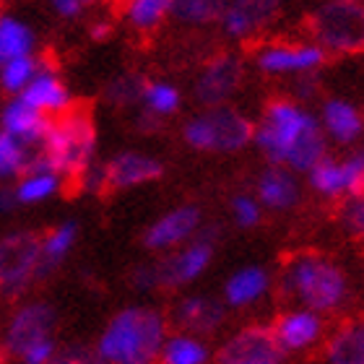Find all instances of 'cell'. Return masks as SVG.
<instances>
[{"mask_svg": "<svg viewBox=\"0 0 364 364\" xmlns=\"http://www.w3.org/2000/svg\"><path fill=\"white\" fill-rule=\"evenodd\" d=\"M252 144L268 164H284L296 175H307L328 154V136L318 114L291 97H276L263 107Z\"/></svg>", "mask_w": 364, "mask_h": 364, "instance_id": "obj_1", "label": "cell"}, {"mask_svg": "<svg viewBox=\"0 0 364 364\" xmlns=\"http://www.w3.org/2000/svg\"><path fill=\"white\" fill-rule=\"evenodd\" d=\"M94 154H97L94 117L86 107L73 105L65 112L50 117V128L39 144V151L31 154L26 172L50 169L76 190V182L94 164Z\"/></svg>", "mask_w": 364, "mask_h": 364, "instance_id": "obj_2", "label": "cell"}, {"mask_svg": "<svg viewBox=\"0 0 364 364\" xmlns=\"http://www.w3.org/2000/svg\"><path fill=\"white\" fill-rule=\"evenodd\" d=\"M279 287L289 302H296L299 307L315 310L320 315L338 312L351 294L349 276L343 273V268L333 258L315 250L291 252L284 260Z\"/></svg>", "mask_w": 364, "mask_h": 364, "instance_id": "obj_3", "label": "cell"}, {"mask_svg": "<svg viewBox=\"0 0 364 364\" xmlns=\"http://www.w3.org/2000/svg\"><path fill=\"white\" fill-rule=\"evenodd\" d=\"M169 336V318L156 307L130 304L114 315L97 341V354L107 364H159Z\"/></svg>", "mask_w": 364, "mask_h": 364, "instance_id": "obj_4", "label": "cell"}, {"mask_svg": "<svg viewBox=\"0 0 364 364\" xmlns=\"http://www.w3.org/2000/svg\"><path fill=\"white\" fill-rule=\"evenodd\" d=\"M304 26L307 37L326 55H364V0H320Z\"/></svg>", "mask_w": 364, "mask_h": 364, "instance_id": "obj_5", "label": "cell"}, {"mask_svg": "<svg viewBox=\"0 0 364 364\" xmlns=\"http://www.w3.org/2000/svg\"><path fill=\"white\" fill-rule=\"evenodd\" d=\"M255 122L229 105L203 107L182 125V141L200 154H237L252 144Z\"/></svg>", "mask_w": 364, "mask_h": 364, "instance_id": "obj_6", "label": "cell"}, {"mask_svg": "<svg viewBox=\"0 0 364 364\" xmlns=\"http://www.w3.org/2000/svg\"><path fill=\"white\" fill-rule=\"evenodd\" d=\"M328 55L310 37L304 39H266L252 50V63L263 76L296 78L304 73H320Z\"/></svg>", "mask_w": 364, "mask_h": 364, "instance_id": "obj_7", "label": "cell"}, {"mask_svg": "<svg viewBox=\"0 0 364 364\" xmlns=\"http://www.w3.org/2000/svg\"><path fill=\"white\" fill-rule=\"evenodd\" d=\"M219 237L221 229L216 224H203L193 240H188L175 250H169L164 258L154 260L156 273H159V289L188 287L198 276H203L205 268L211 266Z\"/></svg>", "mask_w": 364, "mask_h": 364, "instance_id": "obj_8", "label": "cell"}, {"mask_svg": "<svg viewBox=\"0 0 364 364\" xmlns=\"http://www.w3.org/2000/svg\"><path fill=\"white\" fill-rule=\"evenodd\" d=\"M287 0H224L216 26L232 42L260 39L279 21Z\"/></svg>", "mask_w": 364, "mask_h": 364, "instance_id": "obj_9", "label": "cell"}, {"mask_svg": "<svg viewBox=\"0 0 364 364\" xmlns=\"http://www.w3.org/2000/svg\"><path fill=\"white\" fill-rule=\"evenodd\" d=\"M42 237L34 232H14L0 240V291L18 296L31 281H37Z\"/></svg>", "mask_w": 364, "mask_h": 364, "instance_id": "obj_10", "label": "cell"}, {"mask_svg": "<svg viewBox=\"0 0 364 364\" xmlns=\"http://www.w3.org/2000/svg\"><path fill=\"white\" fill-rule=\"evenodd\" d=\"M245 81V60L232 50L213 53L203 60L193 81V97L200 107H221L229 105Z\"/></svg>", "mask_w": 364, "mask_h": 364, "instance_id": "obj_11", "label": "cell"}, {"mask_svg": "<svg viewBox=\"0 0 364 364\" xmlns=\"http://www.w3.org/2000/svg\"><path fill=\"white\" fill-rule=\"evenodd\" d=\"M312 193H318L326 200H341L346 196L362 193L364 182V156L362 151L346 154V156H331L326 154L315 167L307 172Z\"/></svg>", "mask_w": 364, "mask_h": 364, "instance_id": "obj_12", "label": "cell"}, {"mask_svg": "<svg viewBox=\"0 0 364 364\" xmlns=\"http://www.w3.org/2000/svg\"><path fill=\"white\" fill-rule=\"evenodd\" d=\"M273 336L279 341L284 357L289 354H304L312 351L315 346H320L323 336H326V320L323 315L307 307H291L276 315V320L271 323Z\"/></svg>", "mask_w": 364, "mask_h": 364, "instance_id": "obj_13", "label": "cell"}, {"mask_svg": "<svg viewBox=\"0 0 364 364\" xmlns=\"http://www.w3.org/2000/svg\"><path fill=\"white\" fill-rule=\"evenodd\" d=\"M55 307L47 302H29L23 304L21 310H16V315L8 323L6 341H3V354L11 359H21V354L37 341L53 338L55 328Z\"/></svg>", "mask_w": 364, "mask_h": 364, "instance_id": "obj_14", "label": "cell"}, {"mask_svg": "<svg viewBox=\"0 0 364 364\" xmlns=\"http://www.w3.org/2000/svg\"><path fill=\"white\" fill-rule=\"evenodd\" d=\"M213 359L216 362H284L287 357H284L271 326L250 323L229 336Z\"/></svg>", "mask_w": 364, "mask_h": 364, "instance_id": "obj_15", "label": "cell"}, {"mask_svg": "<svg viewBox=\"0 0 364 364\" xmlns=\"http://www.w3.org/2000/svg\"><path fill=\"white\" fill-rule=\"evenodd\" d=\"M227 304L211 294H185L169 310V326L193 336H213L227 323Z\"/></svg>", "mask_w": 364, "mask_h": 364, "instance_id": "obj_16", "label": "cell"}, {"mask_svg": "<svg viewBox=\"0 0 364 364\" xmlns=\"http://www.w3.org/2000/svg\"><path fill=\"white\" fill-rule=\"evenodd\" d=\"M200 227H203V211L198 205H177L154 224H149V229L144 232V247L151 252H169L193 240Z\"/></svg>", "mask_w": 364, "mask_h": 364, "instance_id": "obj_17", "label": "cell"}, {"mask_svg": "<svg viewBox=\"0 0 364 364\" xmlns=\"http://www.w3.org/2000/svg\"><path fill=\"white\" fill-rule=\"evenodd\" d=\"M159 177H164V161L144 151H120L105 164L107 193L141 188Z\"/></svg>", "mask_w": 364, "mask_h": 364, "instance_id": "obj_18", "label": "cell"}, {"mask_svg": "<svg viewBox=\"0 0 364 364\" xmlns=\"http://www.w3.org/2000/svg\"><path fill=\"white\" fill-rule=\"evenodd\" d=\"M320 364H364V315H346L320 341Z\"/></svg>", "mask_w": 364, "mask_h": 364, "instance_id": "obj_19", "label": "cell"}, {"mask_svg": "<svg viewBox=\"0 0 364 364\" xmlns=\"http://www.w3.org/2000/svg\"><path fill=\"white\" fill-rule=\"evenodd\" d=\"M320 128L333 144L351 146L364 136V112L354 102L343 97L323 99L318 112Z\"/></svg>", "mask_w": 364, "mask_h": 364, "instance_id": "obj_20", "label": "cell"}, {"mask_svg": "<svg viewBox=\"0 0 364 364\" xmlns=\"http://www.w3.org/2000/svg\"><path fill=\"white\" fill-rule=\"evenodd\" d=\"M255 198L266 211H289L299 203L302 188L296 180V172H291L284 164H268L255 180Z\"/></svg>", "mask_w": 364, "mask_h": 364, "instance_id": "obj_21", "label": "cell"}, {"mask_svg": "<svg viewBox=\"0 0 364 364\" xmlns=\"http://www.w3.org/2000/svg\"><path fill=\"white\" fill-rule=\"evenodd\" d=\"M18 97H21L26 105L37 107L39 112H45L47 117H55V114H60L73 107V97H70L68 86L63 84V78L58 76V70L45 60L39 65L37 76L31 78L29 86H26Z\"/></svg>", "mask_w": 364, "mask_h": 364, "instance_id": "obj_22", "label": "cell"}, {"mask_svg": "<svg viewBox=\"0 0 364 364\" xmlns=\"http://www.w3.org/2000/svg\"><path fill=\"white\" fill-rule=\"evenodd\" d=\"M0 122H3V130L8 136L18 138L23 146H39L47 128H50V117L45 112H39L37 107L26 105L21 97L8 102L3 114H0Z\"/></svg>", "mask_w": 364, "mask_h": 364, "instance_id": "obj_23", "label": "cell"}, {"mask_svg": "<svg viewBox=\"0 0 364 364\" xmlns=\"http://www.w3.org/2000/svg\"><path fill=\"white\" fill-rule=\"evenodd\" d=\"M271 273L263 266H242L224 284V304L232 310H245L260 302L271 291Z\"/></svg>", "mask_w": 364, "mask_h": 364, "instance_id": "obj_24", "label": "cell"}, {"mask_svg": "<svg viewBox=\"0 0 364 364\" xmlns=\"http://www.w3.org/2000/svg\"><path fill=\"white\" fill-rule=\"evenodd\" d=\"M120 16L136 34H154L172 18V0H120Z\"/></svg>", "mask_w": 364, "mask_h": 364, "instance_id": "obj_25", "label": "cell"}, {"mask_svg": "<svg viewBox=\"0 0 364 364\" xmlns=\"http://www.w3.org/2000/svg\"><path fill=\"white\" fill-rule=\"evenodd\" d=\"M213 351L203 336H193L185 331L169 333L161 346L159 364H211Z\"/></svg>", "mask_w": 364, "mask_h": 364, "instance_id": "obj_26", "label": "cell"}, {"mask_svg": "<svg viewBox=\"0 0 364 364\" xmlns=\"http://www.w3.org/2000/svg\"><path fill=\"white\" fill-rule=\"evenodd\" d=\"M78 237V224L76 221H65V224H58L55 229H50L45 237H42V247H39V268H37V279H45L55 268L60 266L65 255L73 250Z\"/></svg>", "mask_w": 364, "mask_h": 364, "instance_id": "obj_27", "label": "cell"}, {"mask_svg": "<svg viewBox=\"0 0 364 364\" xmlns=\"http://www.w3.org/2000/svg\"><path fill=\"white\" fill-rule=\"evenodd\" d=\"M37 37L26 21L16 16H0V65L21 55H34Z\"/></svg>", "mask_w": 364, "mask_h": 364, "instance_id": "obj_28", "label": "cell"}, {"mask_svg": "<svg viewBox=\"0 0 364 364\" xmlns=\"http://www.w3.org/2000/svg\"><path fill=\"white\" fill-rule=\"evenodd\" d=\"M141 107H144V112L154 114V117H159V120H167V117L180 112L182 94H180V89H177L175 84H169V81H161V78L149 81V78H146Z\"/></svg>", "mask_w": 364, "mask_h": 364, "instance_id": "obj_29", "label": "cell"}, {"mask_svg": "<svg viewBox=\"0 0 364 364\" xmlns=\"http://www.w3.org/2000/svg\"><path fill=\"white\" fill-rule=\"evenodd\" d=\"M224 0H172V18L190 29L216 26Z\"/></svg>", "mask_w": 364, "mask_h": 364, "instance_id": "obj_30", "label": "cell"}, {"mask_svg": "<svg viewBox=\"0 0 364 364\" xmlns=\"http://www.w3.org/2000/svg\"><path fill=\"white\" fill-rule=\"evenodd\" d=\"M60 188H63V180L55 172H50V169H29L21 177L14 196L18 203H39V200L55 196Z\"/></svg>", "mask_w": 364, "mask_h": 364, "instance_id": "obj_31", "label": "cell"}, {"mask_svg": "<svg viewBox=\"0 0 364 364\" xmlns=\"http://www.w3.org/2000/svg\"><path fill=\"white\" fill-rule=\"evenodd\" d=\"M144 86H146L144 76H138V73H120V76H114L112 81L105 86V99L112 107L128 109V107L141 105Z\"/></svg>", "mask_w": 364, "mask_h": 364, "instance_id": "obj_32", "label": "cell"}, {"mask_svg": "<svg viewBox=\"0 0 364 364\" xmlns=\"http://www.w3.org/2000/svg\"><path fill=\"white\" fill-rule=\"evenodd\" d=\"M39 65L42 60L34 58V55H21V58H14V60H8L0 65V86L11 94H21L29 81L37 76Z\"/></svg>", "mask_w": 364, "mask_h": 364, "instance_id": "obj_33", "label": "cell"}, {"mask_svg": "<svg viewBox=\"0 0 364 364\" xmlns=\"http://www.w3.org/2000/svg\"><path fill=\"white\" fill-rule=\"evenodd\" d=\"M336 221L346 237L364 242V193H354L338 200Z\"/></svg>", "mask_w": 364, "mask_h": 364, "instance_id": "obj_34", "label": "cell"}, {"mask_svg": "<svg viewBox=\"0 0 364 364\" xmlns=\"http://www.w3.org/2000/svg\"><path fill=\"white\" fill-rule=\"evenodd\" d=\"M31 154L26 151V146L18 138L8 136L6 130L0 133V177L21 175L29 167Z\"/></svg>", "mask_w": 364, "mask_h": 364, "instance_id": "obj_35", "label": "cell"}, {"mask_svg": "<svg viewBox=\"0 0 364 364\" xmlns=\"http://www.w3.org/2000/svg\"><path fill=\"white\" fill-rule=\"evenodd\" d=\"M232 219L240 229H255L260 227V221H263V205L255 196L250 193H237L232 198Z\"/></svg>", "mask_w": 364, "mask_h": 364, "instance_id": "obj_36", "label": "cell"}, {"mask_svg": "<svg viewBox=\"0 0 364 364\" xmlns=\"http://www.w3.org/2000/svg\"><path fill=\"white\" fill-rule=\"evenodd\" d=\"M47 364H107L99 357L97 349H86V346H68V349H58L55 357Z\"/></svg>", "mask_w": 364, "mask_h": 364, "instance_id": "obj_37", "label": "cell"}, {"mask_svg": "<svg viewBox=\"0 0 364 364\" xmlns=\"http://www.w3.org/2000/svg\"><path fill=\"white\" fill-rule=\"evenodd\" d=\"M289 81H291V94H289V97L296 99V102H302V105H307L310 99H315L320 94L318 73H304V76L289 78Z\"/></svg>", "mask_w": 364, "mask_h": 364, "instance_id": "obj_38", "label": "cell"}, {"mask_svg": "<svg viewBox=\"0 0 364 364\" xmlns=\"http://www.w3.org/2000/svg\"><path fill=\"white\" fill-rule=\"evenodd\" d=\"M130 284L138 291H154L159 289V273H156V263H141L130 271Z\"/></svg>", "mask_w": 364, "mask_h": 364, "instance_id": "obj_39", "label": "cell"}, {"mask_svg": "<svg viewBox=\"0 0 364 364\" xmlns=\"http://www.w3.org/2000/svg\"><path fill=\"white\" fill-rule=\"evenodd\" d=\"M55 351H58V343L55 338H45V341H37L34 346L21 354V364H47L50 359L55 357Z\"/></svg>", "mask_w": 364, "mask_h": 364, "instance_id": "obj_40", "label": "cell"}, {"mask_svg": "<svg viewBox=\"0 0 364 364\" xmlns=\"http://www.w3.org/2000/svg\"><path fill=\"white\" fill-rule=\"evenodd\" d=\"M47 3L53 8V14L65 18V21H73V18H78L86 11L84 0H47Z\"/></svg>", "mask_w": 364, "mask_h": 364, "instance_id": "obj_41", "label": "cell"}, {"mask_svg": "<svg viewBox=\"0 0 364 364\" xmlns=\"http://www.w3.org/2000/svg\"><path fill=\"white\" fill-rule=\"evenodd\" d=\"M112 21L109 18H97V21L89 26V34L91 39H97V42H102V39H109V34H112Z\"/></svg>", "mask_w": 364, "mask_h": 364, "instance_id": "obj_42", "label": "cell"}, {"mask_svg": "<svg viewBox=\"0 0 364 364\" xmlns=\"http://www.w3.org/2000/svg\"><path fill=\"white\" fill-rule=\"evenodd\" d=\"M216 364H284V362H216Z\"/></svg>", "mask_w": 364, "mask_h": 364, "instance_id": "obj_43", "label": "cell"}, {"mask_svg": "<svg viewBox=\"0 0 364 364\" xmlns=\"http://www.w3.org/2000/svg\"><path fill=\"white\" fill-rule=\"evenodd\" d=\"M99 3H105V0H84L86 8H89V6H99Z\"/></svg>", "mask_w": 364, "mask_h": 364, "instance_id": "obj_44", "label": "cell"}, {"mask_svg": "<svg viewBox=\"0 0 364 364\" xmlns=\"http://www.w3.org/2000/svg\"><path fill=\"white\" fill-rule=\"evenodd\" d=\"M359 151H362V156H364V146H362V149H359Z\"/></svg>", "mask_w": 364, "mask_h": 364, "instance_id": "obj_45", "label": "cell"}, {"mask_svg": "<svg viewBox=\"0 0 364 364\" xmlns=\"http://www.w3.org/2000/svg\"><path fill=\"white\" fill-rule=\"evenodd\" d=\"M362 193H364V182H362Z\"/></svg>", "mask_w": 364, "mask_h": 364, "instance_id": "obj_46", "label": "cell"}, {"mask_svg": "<svg viewBox=\"0 0 364 364\" xmlns=\"http://www.w3.org/2000/svg\"><path fill=\"white\" fill-rule=\"evenodd\" d=\"M0 3H3V0H0Z\"/></svg>", "mask_w": 364, "mask_h": 364, "instance_id": "obj_47", "label": "cell"}]
</instances>
